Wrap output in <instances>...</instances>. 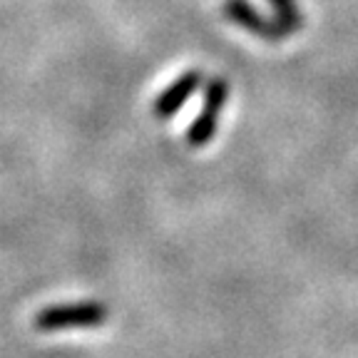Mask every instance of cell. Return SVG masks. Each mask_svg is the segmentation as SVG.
<instances>
[{"label":"cell","instance_id":"cell-2","mask_svg":"<svg viewBox=\"0 0 358 358\" xmlns=\"http://www.w3.org/2000/svg\"><path fill=\"white\" fill-rule=\"evenodd\" d=\"M229 100V83L224 78H212L207 83V92H204V107L196 115V120L187 129V145L189 147H207L214 140L219 127V117L222 110Z\"/></svg>","mask_w":358,"mask_h":358},{"label":"cell","instance_id":"cell-3","mask_svg":"<svg viewBox=\"0 0 358 358\" xmlns=\"http://www.w3.org/2000/svg\"><path fill=\"white\" fill-rule=\"evenodd\" d=\"M224 15L229 17L234 25L244 28L246 33L257 35L266 43H281L286 38V30L276 17H266L252 6V0H224Z\"/></svg>","mask_w":358,"mask_h":358},{"label":"cell","instance_id":"cell-1","mask_svg":"<svg viewBox=\"0 0 358 358\" xmlns=\"http://www.w3.org/2000/svg\"><path fill=\"white\" fill-rule=\"evenodd\" d=\"M107 321V306L100 301L83 303H57L35 313L33 326L38 331H62V329H95Z\"/></svg>","mask_w":358,"mask_h":358},{"label":"cell","instance_id":"cell-5","mask_svg":"<svg viewBox=\"0 0 358 358\" xmlns=\"http://www.w3.org/2000/svg\"><path fill=\"white\" fill-rule=\"evenodd\" d=\"M268 6H271L276 20L284 25V30L289 35L303 28V13L296 6V0H268Z\"/></svg>","mask_w":358,"mask_h":358},{"label":"cell","instance_id":"cell-4","mask_svg":"<svg viewBox=\"0 0 358 358\" xmlns=\"http://www.w3.org/2000/svg\"><path fill=\"white\" fill-rule=\"evenodd\" d=\"M201 80H204V73L201 70H189V73L179 75L167 90H164L162 95L157 97L155 105H152V112H155L157 120H169L172 115H177L185 102L194 95L196 90H199Z\"/></svg>","mask_w":358,"mask_h":358}]
</instances>
